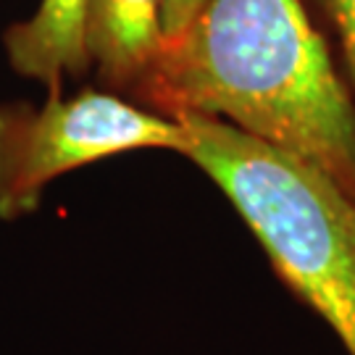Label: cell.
<instances>
[{"mask_svg": "<svg viewBox=\"0 0 355 355\" xmlns=\"http://www.w3.org/2000/svg\"><path fill=\"white\" fill-rule=\"evenodd\" d=\"M155 114L224 119L316 166L355 200V103L303 0H205L142 74Z\"/></svg>", "mask_w": 355, "mask_h": 355, "instance_id": "obj_1", "label": "cell"}, {"mask_svg": "<svg viewBox=\"0 0 355 355\" xmlns=\"http://www.w3.org/2000/svg\"><path fill=\"white\" fill-rule=\"evenodd\" d=\"M192 164L237 208L277 274L355 355V200L324 171L224 119L168 116Z\"/></svg>", "mask_w": 355, "mask_h": 355, "instance_id": "obj_2", "label": "cell"}, {"mask_svg": "<svg viewBox=\"0 0 355 355\" xmlns=\"http://www.w3.org/2000/svg\"><path fill=\"white\" fill-rule=\"evenodd\" d=\"M184 150L179 121L114 92L51 95L45 105H0V218L37 211L55 177L129 150Z\"/></svg>", "mask_w": 355, "mask_h": 355, "instance_id": "obj_3", "label": "cell"}, {"mask_svg": "<svg viewBox=\"0 0 355 355\" xmlns=\"http://www.w3.org/2000/svg\"><path fill=\"white\" fill-rule=\"evenodd\" d=\"M164 40V0H87L89 64L111 89H135Z\"/></svg>", "mask_w": 355, "mask_h": 355, "instance_id": "obj_4", "label": "cell"}, {"mask_svg": "<svg viewBox=\"0 0 355 355\" xmlns=\"http://www.w3.org/2000/svg\"><path fill=\"white\" fill-rule=\"evenodd\" d=\"M85 13L87 0H40L32 19L6 32L11 66L21 76L42 82L51 95H61L66 76L85 74L89 66Z\"/></svg>", "mask_w": 355, "mask_h": 355, "instance_id": "obj_5", "label": "cell"}, {"mask_svg": "<svg viewBox=\"0 0 355 355\" xmlns=\"http://www.w3.org/2000/svg\"><path fill=\"white\" fill-rule=\"evenodd\" d=\"M329 13L331 24L337 29V37L343 45L345 64L350 71V82L355 89V0H321Z\"/></svg>", "mask_w": 355, "mask_h": 355, "instance_id": "obj_6", "label": "cell"}, {"mask_svg": "<svg viewBox=\"0 0 355 355\" xmlns=\"http://www.w3.org/2000/svg\"><path fill=\"white\" fill-rule=\"evenodd\" d=\"M205 0H164V35H174L200 11Z\"/></svg>", "mask_w": 355, "mask_h": 355, "instance_id": "obj_7", "label": "cell"}]
</instances>
